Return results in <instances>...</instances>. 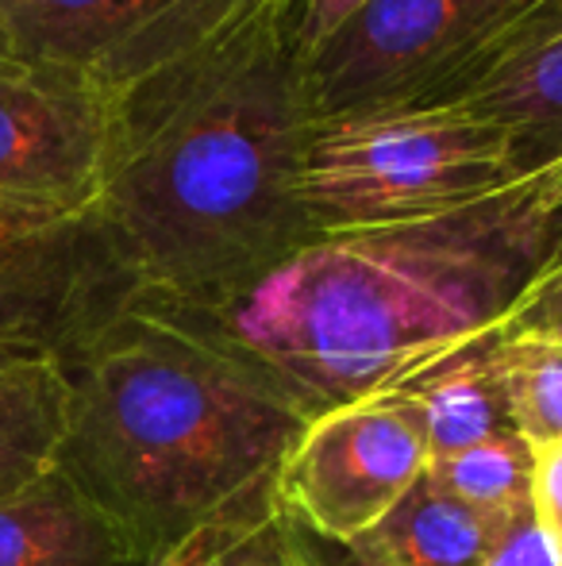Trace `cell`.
<instances>
[{
	"instance_id": "obj_1",
	"label": "cell",
	"mask_w": 562,
	"mask_h": 566,
	"mask_svg": "<svg viewBox=\"0 0 562 566\" xmlns=\"http://www.w3.org/2000/svg\"><path fill=\"white\" fill-rule=\"evenodd\" d=\"M312 124L293 0H235L116 85L93 217L136 293L220 313L312 243L297 197Z\"/></svg>"
},
{
	"instance_id": "obj_2",
	"label": "cell",
	"mask_w": 562,
	"mask_h": 566,
	"mask_svg": "<svg viewBox=\"0 0 562 566\" xmlns=\"http://www.w3.org/2000/svg\"><path fill=\"white\" fill-rule=\"evenodd\" d=\"M551 170L443 217L320 235L212 313L312 409L401 389L494 336L540 277Z\"/></svg>"
},
{
	"instance_id": "obj_3",
	"label": "cell",
	"mask_w": 562,
	"mask_h": 566,
	"mask_svg": "<svg viewBox=\"0 0 562 566\" xmlns=\"http://www.w3.org/2000/svg\"><path fill=\"white\" fill-rule=\"evenodd\" d=\"M59 467L142 563L278 474L312 405L204 308L136 297L59 358Z\"/></svg>"
},
{
	"instance_id": "obj_4",
	"label": "cell",
	"mask_w": 562,
	"mask_h": 566,
	"mask_svg": "<svg viewBox=\"0 0 562 566\" xmlns=\"http://www.w3.org/2000/svg\"><path fill=\"white\" fill-rule=\"evenodd\" d=\"M532 178L509 135L458 105H393L316 116L300 166L312 235L443 217Z\"/></svg>"
},
{
	"instance_id": "obj_5",
	"label": "cell",
	"mask_w": 562,
	"mask_h": 566,
	"mask_svg": "<svg viewBox=\"0 0 562 566\" xmlns=\"http://www.w3.org/2000/svg\"><path fill=\"white\" fill-rule=\"evenodd\" d=\"M536 0H367L305 59L316 116L416 105Z\"/></svg>"
},
{
	"instance_id": "obj_6",
	"label": "cell",
	"mask_w": 562,
	"mask_h": 566,
	"mask_svg": "<svg viewBox=\"0 0 562 566\" xmlns=\"http://www.w3.org/2000/svg\"><path fill=\"white\" fill-rule=\"evenodd\" d=\"M421 405L405 389L316 409L278 467V505L320 539H362L427 474Z\"/></svg>"
},
{
	"instance_id": "obj_7",
	"label": "cell",
	"mask_w": 562,
	"mask_h": 566,
	"mask_svg": "<svg viewBox=\"0 0 562 566\" xmlns=\"http://www.w3.org/2000/svg\"><path fill=\"white\" fill-rule=\"evenodd\" d=\"M131 297L93 209L0 197V347L62 358Z\"/></svg>"
},
{
	"instance_id": "obj_8",
	"label": "cell",
	"mask_w": 562,
	"mask_h": 566,
	"mask_svg": "<svg viewBox=\"0 0 562 566\" xmlns=\"http://www.w3.org/2000/svg\"><path fill=\"white\" fill-rule=\"evenodd\" d=\"M113 155V90L85 70L0 62V197L93 209Z\"/></svg>"
},
{
	"instance_id": "obj_9",
	"label": "cell",
	"mask_w": 562,
	"mask_h": 566,
	"mask_svg": "<svg viewBox=\"0 0 562 566\" xmlns=\"http://www.w3.org/2000/svg\"><path fill=\"white\" fill-rule=\"evenodd\" d=\"M235 0H0L15 59L85 70L108 90L201 35Z\"/></svg>"
},
{
	"instance_id": "obj_10",
	"label": "cell",
	"mask_w": 562,
	"mask_h": 566,
	"mask_svg": "<svg viewBox=\"0 0 562 566\" xmlns=\"http://www.w3.org/2000/svg\"><path fill=\"white\" fill-rule=\"evenodd\" d=\"M416 105H458L509 135L524 174L562 163V0H536Z\"/></svg>"
},
{
	"instance_id": "obj_11",
	"label": "cell",
	"mask_w": 562,
	"mask_h": 566,
	"mask_svg": "<svg viewBox=\"0 0 562 566\" xmlns=\"http://www.w3.org/2000/svg\"><path fill=\"white\" fill-rule=\"evenodd\" d=\"M0 566H142L128 532L62 467L0 501Z\"/></svg>"
},
{
	"instance_id": "obj_12",
	"label": "cell",
	"mask_w": 562,
	"mask_h": 566,
	"mask_svg": "<svg viewBox=\"0 0 562 566\" xmlns=\"http://www.w3.org/2000/svg\"><path fill=\"white\" fill-rule=\"evenodd\" d=\"M66 440V374L59 358H0V501L59 467Z\"/></svg>"
},
{
	"instance_id": "obj_13",
	"label": "cell",
	"mask_w": 562,
	"mask_h": 566,
	"mask_svg": "<svg viewBox=\"0 0 562 566\" xmlns=\"http://www.w3.org/2000/svg\"><path fill=\"white\" fill-rule=\"evenodd\" d=\"M401 389L421 405L432 459L474 448L497 432H512L505 389L489 363V336L432 363Z\"/></svg>"
},
{
	"instance_id": "obj_14",
	"label": "cell",
	"mask_w": 562,
	"mask_h": 566,
	"mask_svg": "<svg viewBox=\"0 0 562 566\" xmlns=\"http://www.w3.org/2000/svg\"><path fill=\"white\" fill-rule=\"evenodd\" d=\"M501 521L505 516H486L447 497L424 478L367 539H374L393 566H481Z\"/></svg>"
},
{
	"instance_id": "obj_15",
	"label": "cell",
	"mask_w": 562,
	"mask_h": 566,
	"mask_svg": "<svg viewBox=\"0 0 562 566\" xmlns=\"http://www.w3.org/2000/svg\"><path fill=\"white\" fill-rule=\"evenodd\" d=\"M489 363L505 389L512 432L528 448L562 440V339L497 328L489 336Z\"/></svg>"
},
{
	"instance_id": "obj_16",
	"label": "cell",
	"mask_w": 562,
	"mask_h": 566,
	"mask_svg": "<svg viewBox=\"0 0 562 566\" xmlns=\"http://www.w3.org/2000/svg\"><path fill=\"white\" fill-rule=\"evenodd\" d=\"M427 482L447 497L478 509L486 516H509L528 509L532 448L517 432H497L489 440L427 462Z\"/></svg>"
},
{
	"instance_id": "obj_17",
	"label": "cell",
	"mask_w": 562,
	"mask_h": 566,
	"mask_svg": "<svg viewBox=\"0 0 562 566\" xmlns=\"http://www.w3.org/2000/svg\"><path fill=\"white\" fill-rule=\"evenodd\" d=\"M282 516L278 505V474L251 485L247 493L224 505L216 516L197 524L189 536H181L173 547L155 555L142 566H227L258 532H266Z\"/></svg>"
},
{
	"instance_id": "obj_18",
	"label": "cell",
	"mask_w": 562,
	"mask_h": 566,
	"mask_svg": "<svg viewBox=\"0 0 562 566\" xmlns=\"http://www.w3.org/2000/svg\"><path fill=\"white\" fill-rule=\"evenodd\" d=\"M481 566H562V563H559L555 547H551L548 532L536 521L532 505H528V509L509 513L497 524Z\"/></svg>"
},
{
	"instance_id": "obj_19",
	"label": "cell",
	"mask_w": 562,
	"mask_h": 566,
	"mask_svg": "<svg viewBox=\"0 0 562 566\" xmlns=\"http://www.w3.org/2000/svg\"><path fill=\"white\" fill-rule=\"evenodd\" d=\"M501 332L562 339V262L543 270V274L528 285L524 297L512 305L509 321L501 324Z\"/></svg>"
},
{
	"instance_id": "obj_20",
	"label": "cell",
	"mask_w": 562,
	"mask_h": 566,
	"mask_svg": "<svg viewBox=\"0 0 562 566\" xmlns=\"http://www.w3.org/2000/svg\"><path fill=\"white\" fill-rule=\"evenodd\" d=\"M528 505H532L540 528L548 532L551 547H562V440L536 443L532 448Z\"/></svg>"
},
{
	"instance_id": "obj_21",
	"label": "cell",
	"mask_w": 562,
	"mask_h": 566,
	"mask_svg": "<svg viewBox=\"0 0 562 566\" xmlns=\"http://www.w3.org/2000/svg\"><path fill=\"white\" fill-rule=\"evenodd\" d=\"M367 0H293V31L305 51V59L347 20L354 15Z\"/></svg>"
},
{
	"instance_id": "obj_22",
	"label": "cell",
	"mask_w": 562,
	"mask_h": 566,
	"mask_svg": "<svg viewBox=\"0 0 562 566\" xmlns=\"http://www.w3.org/2000/svg\"><path fill=\"white\" fill-rule=\"evenodd\" d=\"M227 566H312V563H308L297 532H293V524L285 521V513H282L271 528L258 532Z\"/></svg>"
},
{
	"instance_id": "obj_23",
	"label": "cell",
	"mask_w": 562,
	"mask_h": 566,
	"mask_svg": "<svg viewBox=\"0 0 562 566\" xmlns=\"http://www.w3.org/2000/svg\"><path fill=\"white\" fill-rule=\"evenodd\" d=\"M285 521H289V516H285ZM293 532H297L300 547H305V555H308V563H312V566H393L390 555H385L382 547H378L374 539H367V536L351 539V544H339V539L312 536V532L297 528V524H293Z\"/></svg>"
},
{
	"instance_id": "obj_24",
	"label": "cell",
	"mask_w": 562,
	"mask_h": 566,
	"mask_svg": "<svg viewBox=\"0 0 562 566\" xmlns=\"http://www.w3.org/2000/svg\"><path fill=\"white\" fill-rule=\"evenodd\" d=\"M559 262H562V163L551 166V239H548V262H543V270L559 266Z\"/></svg>"
},
{
	"instance_id": "obj_25",
	"label": "cell",
	"mask_w": 562,
	"mask_h": 566,
	"mask_svg": "<svg viewBox=\"0 0 562 566\" xmlns=\"http://www.w3.org/2000/svg\"><path fill=\"white\" fill-rule=\"evenodd\" d=\"M8 54H12V46H8V35H4V31H0V62H4Z\"/></svg>"
},
{
	"instance_id": "obj_26",
	"label": "cell",
	"mask_w": 562,
	"mask_h": 566,
	"mask_svg": "<svg viewBox=\"0 0 562 566\" xmlns=\"http://www.w3.org/2000/svg\"><path fill=\"white\" fill-rule=\"evenodd\" d=\"M0 358H15V350H4V347H0Z\"/></svg>"
},
{
	"instance_id": "obj_27",
	"label": "cell",
	"mask_w": 562,
	"mask_h": 566,
	"mask_svg": "<svg viewBox=\"0 0 562 566\" xmlns=\"http://www.w3.org/2000/svg\"><path fill=\"white\" fill-rule=\"evenodd\" d=\"M555 555H559V563H562V547H555Z\"/></svg>"
}]
</instances>
